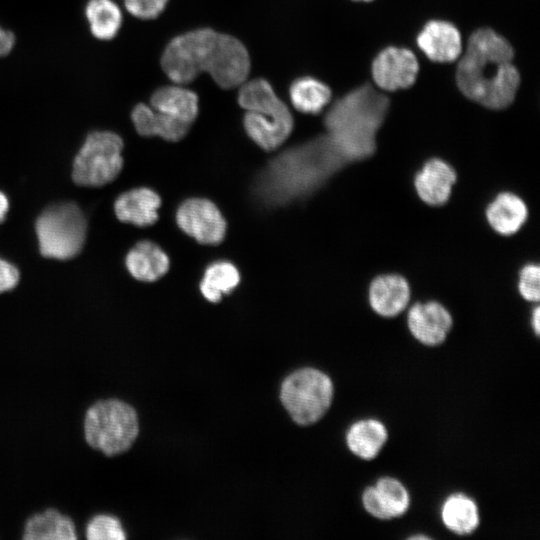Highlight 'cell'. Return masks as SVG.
<instances>
[{
	"instance_id": "obj_1",
	"label": "cell",
	"mask_w": 540,
	"mask_h": 540,
	"mask_svg": "<svg viewBox=\"0 0 540 540\" xmlns=\"http://www.w3.org/2000/svg\"><path fill=\"white\" fill-rule=\"evenodd\" d=\"M346 164L329 137L321 135L273 158L258 176L254 193L266 206H282L314 193Z\"/></svg>"
},
{
	"instance_id": "obj_2",
	"label": "cell",
	"mask_w": 540,
	"mask_h": 540,
	"mask_svg": "<svg viewBox=\"0 0 540 540\" xmlns=\"http://www.w3.org/2000/svg\"><path fill=\"white\" fill-rule=\"evenodd\" d=\"M510 43L490 28L476 30L456 70V83L470 100L500 110L515 99L520 74L512 63Z\"/></svg>"
},
{
	"instance_id": "obj_3",
	"label": "cell",
	"mask_w": 540,
	"mask_h": 540,
	"mask_svg": "<svg viewBox=\"0 0 540 540\" xmlns=\"http://www.w3.org/2000/svg\"><path fill=\"white\" fill-rule=\"evenodd\" d=\"M389 108V99L371 85H362L338 99L324 118L326 135L348 163L376 150V135Z\"/></svg>"
},
{
	"instance_id": "obj_4",
	"label": "cell",
	"mask_w": 540,
	"mask_h": 540,
	"mask_svg": "<svg viewBox=\"0 0 540 540\" xmlns=\"http://www.w3.org/2000/svg\"><path fill=\"white\" fill-rule=\"evenodd\" d=\"M238 103L245 110L246 133L262 149L275 150L291 134L294 121L290 109L267 80H246L239 86Z\"/></svg>"
},
{
	"instance_id": "obj_5",
	"label": "cell",
	"mask_w": 540,
	"mask_h": 540,
	"mask_svg": "<svg viewBox=\"0 0 540 540\" xmlns=\"http://www.w3.org/2000/svg\"><path fill=\"white\" fill-rule=\"evenodd\" d=\"M138 430L135 410L117 399L95 403L85 416L84 431L88 444L108 456L129 449L138 435Z\"/></svg>"
},
{
	"instance_id": "obj_6",
	"label": "cell",
	"mask_w": 540,
	"mask_h": 540,
	"mask_svg": "<svg viewBox=\"0 0 540 540\" xmlns=\"http://www.w3.org/2000/svg\"><path fill=\"white\" fill-rule=\"evenodd\" d=\"M39 250L48 258L66 260L77 255L86 237V220L72 202L54 204L36 221Z\"/></svg>"
},
{
	"instance_id": "obj_7",
	"label": "cell",
	"mask_w": 540,
	"mask_h": 540,
	"mask_svg": "<svg viewBox=\"0 0 540 540\" xmlns=\"http://www.w3.org/2000/svg\"><path fill=\"white\" fill-rule=\"evenodd\" d=\"M280 398L297 424L310 425L323 417L329 409L333 399V384L325 373L314 368H303L284 380Z\"/></svg>"
},
{
	"instance_id": "obj_8",
	"label": "cell",
	"mask_w": 540,
	"mask_h": 540,
	"mask_svg": "<svg viewBox=\"0 0 540 540\" xmlns=\"http://www.w3.org/2000/svg\"><path fill=\"white\" fill-rule=\"evenodd\" d=\"M218 33L210 28L188 31L174 37L161 56V67L176 84L186 85L211 64Z\"/></svg>"
},
{
	"instance_id": "obj_9",
	"label": "cell",
	"mask_w": 540,
	"mask_h": 540,
	"mask_svg": "<svg viewBox=\"0 0 540 540\" xmlns=\"http://www.w3.org/2000/svg\"><path fill=\"white\" fill-rule=\"evenodd\" d=\"M123 140L111 131L90 133L77 155L72 169L73 181L81 186H102L113 181L123 166Z\"/></svg>"
},
{
	"instance_id": "obj_10",
	"label": "cell",
	"mask_w": 540,
	"mask_h": 540,
	"mask_svg": "<svg viewBox=\"0 0 540 540\" xmlns=\"http://www.w3.org/2000/svg\"><path fill=\"white\" fill-rule=\"evenodd\" d=\"M179 228L201 244H219L226 234V221L217 206L204 198L184 201L176 213Z\"/></svg>"
},
{
	"instance_id": "obj_11",
	"label": "cell",
	"mask_w": 540,
	"mask_h": 540,
	"mask_svg": "<svg viewBox=\"0 0 540 540\" xmlns=\"http://www.w3.org/2000/svg\"><path fill=\"white\" fill-rule=\"evenodd\" d=\"M250 56L245 45L236 37L219 33L208 74L223 89L239 87L250 73Z\"/></svg>"
},
{
	"instance_id": "obj_12",
	"label": "cell",
	"mask_w": 540,
	"mask_h": 540,
	"mask_svg": "<svg viewBox=\"0 0 540 540\" xmlns=\"http://www.w3.org/2000/svg\"><path fill=\"white\" fill-rule=\"evenodd\" d=\"M372 77L385 91L412 86L418 76L419 63L415 54L406 48L390 46L378 53L372 63Z\"/></svg>"
},
{
	"instance_id": "obj_13",
	"label": "cell",
	"mask_w": 540,
	"mask_h": 540,
	"mask_svg": "<svg viewBox=\"0 0 540 540\" xmlns=\"http://www.w3.org/2000/svg\"><path fill=\"white\" fill-rule=\"evenodd\" d=\"M450 312L436 301L418 302L407 313V325L412 336L426 346L443 343L452 327Z\"/></svg>"
},
{
	"instance_id": "obj_14",
	"label": "cell",
	"mask_w": 540,
	"mask_h": 540,
	"mask_svg": "<svg viewBox=\"0 0 540 540\" xmlns=\"http://www.w3.org/2000/svg\"><path fill=\"white\" fill-rule=\"evenodd\" d=\"M365 510L375 518L389 520L406 513L410 497L404 485L395 478H380L367 487L362 495Z\"/></svg>"
},
{
	"instance_id": "obj_15",
	"label": "cell",
	"mask_w": 540,
	"mask_h": 540,
	"mask_svg": "<svg viewBox=\"0 0 540 540\" xmlns=\"http://www.w3.org/2000/svg\"><path fill=\"white\" fill-rule=\"evenodd\" d=\"M457 180L454 168L446 161L432 158L426 161L414 177L418 197L430 206L445 204Z\"/></svg>"
},
{
	"instance_id": "obj_16",
	"label": "cell",
	"mask_w": 540,
	"mask_h": 540,
	"mask_svg": "<svg viewBox=\"0 0 540 540\" xmlns=\"http://www.w3.org/2000/svg\"><path fill=\"white\" fill-rule=\"evenodd\" d=\"M417 45L427 58L439 63L453 62L462 52L459 30L444 20L427 22L417 36Z\"/></svg>"
},
{
	"instance_id": "obj_17",
	"label": "cell",
	"mask_w": 540,
	"mask_h": 540,
	"mask_svg": "<svg viewBox=\"0 0 540 540\" xmlns=\"http://www.w3.org/2000/svg\"><path fill=\"white\" fill-rule=\"evenodd\" d=\"M410 286L398 274H383L374 278L368 289L372 310L383 317H394L403 312L410 301Z\"/></svg>"
},
{
	"instance_id": "obj_18",
	"label": "cell",
	"mask_w": 540,
	"mask_h": 540,
	"mask_svg": "<svg viewBox=\"0 0 540 540\" xmlns=\"http://www.w3.org/2000/svg\"><path fill=\"white\" fill-rule=\"evenodd\" d=\"M161 205L159 195L149 188H135L121 194L114 205L117 218L139 227L154 224Z\"/></svg>"
},
{
	"instance_id": "obj_19",
	"label": "cell",
	"mask_w": 540,
	"mask_h": 540,
	"mask_svg": "<svg viewBox=\"0 0 540 540\" xmlns=\"http://www.w3.org/2000/svg\"><path fill=\"white\" fill-rule=\"evenodd\" d=\"M485 216L490 227L498 234L510 236L524 225L528 208L518 195L511 192L498 194L487 206Z\"/></svg>"
},
{
	"instance_id": "obj_20",
	"label": "cell",
	"mask_w": 540,
	"mask_h": 540,
	"mask_svg": "<svg viewBox=\"0 0 540 540\" xmlns=\"http://www.w3.org/2000/svg\"><path fill=\"white\" fill-rule=\"evenodd\" d=\"M131 119L141 136H159L168 141L181 140L191 127L190 124L161 113L145 103L134 106Z\"/></svg>"
},
{
	"instance_id": "obj_21",
	"label": "cell",
	"mask_w": 540,
	"mask_h": 540,
	"mask_svg": "<svg viewBox=\"0 0 540 540\" xmlns=\"http://www.w3.org/2000/svg\"><path fill=\"white\" fill-rule=\"evenodd\" d=\"M155 110L192 125L198 115V96L184 85H167L157 88L150 97Z\"/></svg>"
},
{
	"instance_id": "obj_22",
	"label": "cell",
	"mask_w": 540,
	"mask_h": 540,
	"mask_svg": "<svg viewBox=\"0 0 540 540\" xmlns=\"http://www.w3.org/2000/svg\"><path fill=\"white\" fill-rule=\"evenodd\" d=\"M129 273L137 280L153 282L164 276L170 266L167 254L155 243L141 241L127 254Z\"/></svg>"
},
{
	"instance_id": "obj_23",
	"label": "cell",
	"mask_w": 540,
	"mask_h": 540,
	"mask_svg": "<svg viewBox=\"0 0 540 540\" xmlns=\"http://www.w3.org/2000/svg\"><path fill=\"white\" fill-rule=\"evenodd\" d=\"M84 16L89 32L99 41L114 39L122 28L123 12L114 0H88Z\"/></svg>"
},
{
	"instance_id": "obj_24",
	"label": "cell",
	"mask_w": 540,
	"mask_h": 540,
	"mask_svg": "<svg viewBox=\"0 0 540 540\" xmlns=\"http://www.w3.org/2000/svg\"><path fill=\"white\" fill-rule=\"evenodd\" d=\"M388 438L384 424L377 419H363L352 424L347 432L349 450L363 460L374 459Z\"/></svg>"
},
{
	"instance_id": "obj_25",
	"label": "cell",
	"mask_w": 540,
	"mask_h": 540,
	"mask_svg": "<svg viewBox=\"0 0 540 540\" xmlns=\"http://www.w3.org/2000/svg\"><path fill=\"white\" fill-rule=\"evenodd\" d=\"M23 537L27 540H74L76 531L70 518L49 509L27 521Z\"/></svg>"
},
{
	"instance_id": "obj_26",
	"label": "cell",
	"mask_w": 540,
	"mask_h": 540,
	"mask_svg": "<svg viewBox=\"0 0 540 540\" xmlns=\"http://www.w3.org/2000/svg\"><path fill=\"white\" fill-rule=\"evenodd\" d=\"M441 518L444 525L458 535H468L479 525V511L476 503L461 493L452 494L444 501Z\"/></svg>"
},
{
	"instance_id": "obj_27",
	"label": "cell",
	"mask_w": 540,
	"mask_h": 540,
	"mask_svg": "<svg viewBox=\"0 0 540 540\" xmlns=\"http://www.w3.org/2000/svg\"><path fill=\"white\" fill-rule=\"evenodd\" d=\"M331 95L324 82L310 76L296 79L289 88L293 107L305 114L320 113L331 101Z\"/></svg>"
},
{
	"instance_id": "obj_28",
	"label": "cell",
	"mask_w": 540,
	"mask_h": 540,
	"mask_svg": "<svg viewBox=\"0 0 540 540\" xmlns=\"http://www.w3.org/2000/svg\"><path fill=\"white\" fill-rule=\"evenodd\" d=\"M238 269L228 261H217L209 265L200 283L202 295L210 302H218L231 293L239 284Z\"/></svg>"
},
{
	"instance_id": "obj_29",
	"label": "cell",
	"mask_w": 540,
	"mask_h": 540,
	"mask_svg": "<svg viewBox=\"0 0 540 540\" xmlns=\"http://www.w3.org/2000/svg\"><path fill=\"white\" fill-rule=\"evenodd\" d=\"M86 534L90 540H122L126 537L119 520L108 515L95 516L88 523Z\"/></svg>"
},
{
	"instance_id": "obj_30",
	"label": "cell",
	"mask_w": 540,
	"mask_h": 540,
	"mask_svg": "<svg viewBox=\"0 0 540 540\" xmlns=\"http://www.w3.org/2000/svg\"><path fill=\"white\" fill-rule=\"evenodd\" d=\"M518 292L529 302H538L540 297V268L529 263L524 265L518 277Z\"/></svg>"
},
{
	"instance_id": "obj_31",
	"label": "cell",
	"mask_w": 540,
	"mask_h": 540,
	"mask_svg": "<svg viewBox=\"0 0 540 540\" xmlns=\"http://www.w3.org/2000/svg\"><path fill=\"white\" fill-rule=\"evenodd\" d=\"M168 0H123L126 11L140 20L158 17L165 9Z\"/></svg>"
},
{
	"instance_id": "obj_32",
	"label": "cell",
	"mask_w": 540,
	"mask_h": 540,
	"mask_svg": "<svg viewBox=\"0 0 540 540\" xmlns=\"http://www.w3.org/2000/svg\"><path fill=\"white\" fill-rule=\"evenodd\" d=\"M19 281L18 269L8 261L0 258V293L11 290Z\"/></svg>"
},
{
	"instance_id": "obj_33",
	"label": "cell",
	"mask_w": 540,
	"mask_h": 540,
	"mask_svg": "<svg viewBox=\"0 0 540 540\" xmlns=\"http://www.w3.org/2000/svg\"><path fill=\"white\" fill-rule=\"evenodd\" d=\"M15 35L8 29L0 26V58L7 56L15 46Z\"/></svg>"
},
{
	"instance_id": "obj_34",
	"label": "cell",
	"mask_w": 540,
	"mask_h": 540,
	"mask_svg": "<svg viewBox=\"0 0 540 540\" xmlns=\"http://www.w3.org/2000/svg\"><path fill=\"white\" fill-rule=\"evenodd\" d=\"M531 324L534 329V332L536 335H539L540 331V310L539 307L536 306L531 314Z\"/></svg>"
},
{
	"instance_id": "obj_35",
	"label": "cell",
	"mask_w": 540,
	"mask_h": 540,
	"mask_svg": "<svg viewBox=\"0 0 540 540\" xmlns=\"http://www.w3.org/2000/svg\"><path fill=\"white\" fill-rule=\"evenodd\" d=\"M9 208V202L4 193L0 191V222H2L6 216Z\"/></svg>"
},
{
	"instance_id": "obj_36",
	"label": "cell",
	"mask_w": 540,
	"mask_h": 540,
	"mask_svg": "<svg viewBox=\"0 0 540 540\" xmlns=\"http://www.w3.org/2000/svg\"><path fill=\"white\" fill-rule=\"evenodd\" d=\"M353 1H364V2H370L372 0H353Z\"/></svg>"
}]
</instances>
